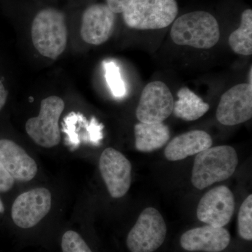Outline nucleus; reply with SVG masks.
<instances>
[{"label":"nucleus","mask_w":252,"mask_h":252,"mask_svg":"<svg viewBox=\"0 0 252 252\" xmlns=\"http://www.w3.org/2000/svg\"><path fill=\"white\" fill-rule=\"evenodd\" d=\"M115 23L116 14L107 4L91 5L83 14L81 37L88 44L100 45L112 36Z\"/></svg>","instance_id":"12"},{"label":"nucleus","mask_w":252,"mask_h":252,"mask_svg":"<svg viewBox=\"0 0 252 252\" xmlns=\"http://www.w3.org/2000/svg\"><path fill=\"white\" fill-rule=\"evenodd\" d=\"M174 102L171 91L165 83H149L142 91L136 117L141 123H162L173 112Z\"/></svg>","instance_id":"7"},{"label":"nucleus","mask_w":252,"mask_h":252,"mask_svg":"<svg viewBox=\"0 0 252 252\" xmlns=\"http://www.w3.org/2000/svg\"><path fill=\"white\" fill-rule=\"evenodd\" d=\"M252 67L250 68V74H249V84H250V85H252Z\"/></svg>","instance_id":"25"},{"label":"nucleus","mask_w":252,"mask_h":252,"mask_svg":"<svg viewBox=\"0 0 252 252\" xmlns=\"http://www.w3.org/2000/svg\"><path fill=\"white\" fill-rule=\"evenodd\" d=\"M216 117L222 125L233 126L248 122L252 117V85L240 84L220 97Z\"/></svg>","instance_id":"10"},{"label":"nucleus","mask_w":252,"mask_h":252,"mask_svg":"<svg viewBox=\"0 0 252 252\" xmlns=\"http://www.w3.org/2000/svg\"><path fill=\"white\" fill-rule=\"evenodd\" d=\"M0 162L14 180L29 182L37 173V165L18 144L9 140H0Z\"/></svg>","instance_id":"14"},{"label":"nucleus","mask_w":252,"mask_h":252,"mask_svg":"<svg viewBox=\"0 0 252 252\" xmlns=\"http://www.w3.org/2000/svg\"><path fill=\"white\" fill-rule=\"evenodd\" d=\"M64 109V101L58 96L43 99L39 115L26 122V132L32 140L44 148L57 146L61 140L59 122Z\"/></svg>","instance_id":"5"},{"label":"nucleus","mask_w":252,"mask_h":252,"mask_svg":"<svg viewBox=\"0 0 252 252\" xmlns=\"http://www.w3.org/2000/svg\"><path fill=\"white\" fill-rule=\"evenodd\" d=\"M63 252H93L80 235L74 230H68L63 235Z\"/></svg>","instance_id":"21"},{"label":"nucleus","mask_w":252,"mask_h":252,"mask_svg":"<svg viewBox=\"0 0 252 252\" xmlns=\"http://www.w3.org/2000/svg\"><path fill=\"white\" fill-rule=\"evenodd\" d=\"M14 180L0 162V191H9L14 185Z\"/></svg>","instance_id":"22"},{"label":"nucleus","mask_w":252,"mask_h":252,"mask_svg":"<svg viewBox=\"0 0 252 252\" xmlns=\"http://www.w3.org/2000/svg\"><path fill=\"white\" fill-rule=\"evenodd\" d=\"M178 100L174 102L175 117L186 122H193L205 115L210 105L188 88H182L177 92Z\"/></svg>","instance_id":"17"},{"label":"nucleus","mask_w":252,"mask_h":252,"mask_svg":"<svg viewBox=\"0 0 252 252\" xmlns=\"http://www.w3.org/2000/svg\"><path fill=\"white\" fill-rule=\"evenodd\" d=\"M238 165V154L233 147L227 145L210 147L195 158L192 185L203 190L217 182L227 180L233 175Z\"/></svg>","instance_id":"1"},{"label":"nucleus","mask_w":252,"mask_h":252,"mask_svg":"<svg viewBox=\"0 0 252 252\" xmlns=\"http://www.w3.org/2000/svg\"><path fill=\"white\" fill-rule=\"evenodd\" d=\"M4 212V206L3 205L2 201H1V199H0V214L3 213Z\"/></svg>","instance_id":"26"},{"label":"nucleus","mask_w":252,"mask_h":252,"mask_svg":"<svg viewBox=\"0 0 252 252\" xmlns=\"http://www.w3.org/2000/svg\"><path fill=\"white\" fill-rule=\"evenodd\" d=\"M238 233L244 240H252V195L250 194L244 200L239 210Z\"/></svg>","instance_id":"20"},{"label":"nucleus","mask_w":252,"mask_h":252,"mask_svg":"<svg viewBox=\"0 0 252 252\" xmlns=\"http://www.w3.org/2000/svg\"><path fill=\"white\" fill-rule=\"evenodd\" d=\"M235 210L234 197L225 186H219L207 192L200 199L197 208L199 220L215 227L229 223Z\"/></svg>","instance_id":"11"},{"label":"nucleus","mask_w":252,"mask_h":252,"mask_svg":"<svg viewBox=\"0 0 252 252\" xmlns=\"http://www.w3.org/2000/svg\"><path fill=\"white\" fill-rule=\"evenodd\" d=\"M228 44L235 54L242 56L252 54V11H243L240 27L230 34Z\"/></svg>","instance_id":"18"},{"label":"nucleus","mask_w":252,"mask_h":252,"mask_svg":"<svg viewBox=\"0 0 252 252\" xmlns=\"http://www.w3.org/2000/svg\"><path fill=\"white\" fill-rule=\"evenodd\" d=\"M135 147L141 152H152L162 148L170 138V131L163 123H139L134 127Z\"/></svg>","instance_id":"16"},{"label":"nucleus","mask_w":252,"mask_h":252,"mask_svg":"<svg viewBox=\"0 0 252 252\" xmlns=\"http://www.w3.org/2000/svg\"><path fill=\"white\" fill-rule=\"evenodd\" d=\"M7 98V93L1 81H0V110L3 108Z\"/></svg>","instance_id":"24"},{"label":"nucleus","mask_w":252,"mask_h":252,"mask_svg":"<svg viewBox=\"0 0 252 252\" xmlns=\"http://www.w3.org/2000/svg\"><path fill=\"white\" fill-rule=\"evenodd\" d=\"M52 196L49 189L36 188L18 195L11 207L15 224L27 229L35 226L49 213Z\"/></svg>","instance_id":"9"},{"label":"nucleus","mask_w":252,"mask_h":252,"mask_svg":"<svg viewBox=\"0 0 252 252\" xmlns=\"http://www.w3.org/2000/svg\"><path fill=\"white\" fill-rule=\"evenodd\" d=\"M33 45L44 57L56 60L67 44V29L64 14L59 10H41L33 20L31 30Z\"/></svg>","instance_id":"3"},{"label":"nucleus","mask_w":252,"mask_h":252,"mask_svg":"<svg viewBox=\"0 0 252 252\" xmlns=\"http://www.w3.org/2000/svg\"><path fill=\"white\" fill-rule=\"evenodd\" d=\"M133 0H107V5L115 14L123 13Z\"/></svg>","instance_id":"23"},{"label":"nucleus","mask_w":252,"mask_h":252,"mask_svg":"<svg viewBox=\"0 0 252 252\" xmlns=\"http://www.w3.org/2000/svg\"><path fill=\"white\" fill-rule=\"evenodd\" d=\"M122 14L126 26L132 29H162L175 21L178 5L175 0H133Z\"/></svg>","instance_id":"4"},{"label":"nucleus","mask_w":252,"mask_h":252,"mask_svg":"<svg viewBox=\"0 0 252 252\" xmlns=\"http://www.w3.org/2000/svg\"><path fill=\"white\" fill-rule=\"evenodd\" d=\"M170 36L177 45L195 49H211L220 39V29L216 18L203 11H193L175 20Z\"/></svg>","instance_id":"2"},{"label":"nucleus","mask_w":252,"mask_h":252,"mask_svg":"<svg viewBox=\"0 0 252 252\" xmlns=\"http://www.w3.org/2000/svg\"><path fill=\"white\" fill-rule=\"evenodd\" d=\"M230 234L223 227L207 225L185 232L180 245L189 252H220L228 246Z\"/></svg>","instance_id":"13"},{"label":"nucleus","mask_w":252,"mask_h":252,"mask_svg":"<svg viewBox=\"0 0 252 252\" xmlns=\"http://www.w3.org/2000/svg\"><path fill=\"white\" fill-rule=\"evenodd\" d=\"M105 79L113 95L116 97H123L126 95V88L123 80L120 69L117 63L113 61L104 63Z\"/></svg>","instance_id":"19"},{"label":"nucleus","mask_w":252,"mask_h":252,"mask_svg":"<svg viewBox=\"0 0 252 252\" xmlns=\"http://www.w3.org/2000/svg\"><path fill=\"white\" fill-rule=\"evenodd\" d=\"M99 168L111 196L124 197L132 181V165L128 159L117 149L107 148L99 158Z\"/></svg>","instance_id":"8"},{"label":"nucleus","mask_w":252,"mask_h":252,"mask_svg":"<svg viewBox=\"0 0 252 252\" xmlns=\"http://www.w3.org/2000/svg\"><path fill=\"white\" fill-rule=\"evenodd\" d=\"M166 234L161 214L154 207H147L129 232L126 244L130 252H154L163 244Z\"/></svg>","instance_id":"6"},{"label":"nucleus","mask_w":252,"mask_h":252,"mask_svg":"<svg viewBox=\"0 0 252 252\" xmlns=\"http://www.w3.org/2000/svg\"><path fill=\"white\" fill-rule=\"evenodd\" d=\"M211 136L203 130H194L177 136L165 147V157L170 161L184 160L210 148Z\"/></svg>","instance_id":"15"}]
</instances>
